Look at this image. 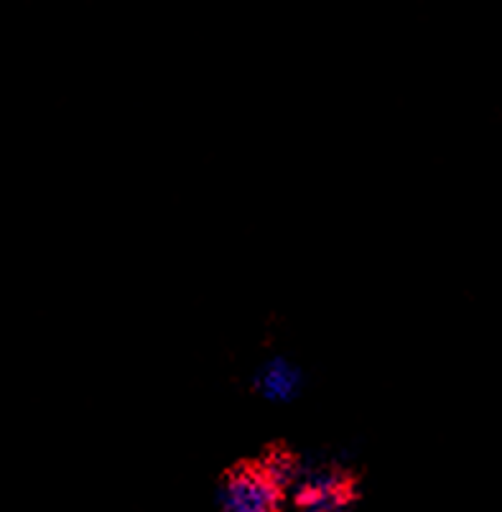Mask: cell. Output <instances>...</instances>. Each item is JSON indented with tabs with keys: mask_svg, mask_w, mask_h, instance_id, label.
Returning <instances> with one entry per match:
<instances>
[{
	"mask_svg": "<svg viewBox=\"0 0 502 512\" xmlns=\"http://www.w3.org/2000/svg\"><path fill=\"white\" fill-rule=\"evenodd\" d=\"M283 492L258 464H237L220 487V512H278Z\"/></svg>",
	"mask_w": 502,
	"mask_h": 512,
	"instance_id": "1",
	"label": "cell"
},
{
	"mask_svg": "<svg viewBox=\"0 0 502 512\" xmlns=\"http://www.w3.org/2000/svg\"><path fill=\"white\" fill-rule=\"evenodd\" d=\"M258 467L281 492L286 490V487H291L301 474L299 459H296L294 451L286 449V446H273V449H268V454L260 459Z\"/></svg>",
	"mask_w": 502,
	"mask_h": 512,
	"instance_id": "4",
	"label": "cell"
},
{
	"mask_svg": "<svg viewBox=\"0 0 502 512\" xmlns=\"http://www.w3.org/2000/svg\"><path fill=\"white\" fill-rule=\"evenodd\" d=\"M347 497V482L337 472H316L301 484L299 505L304 512H337Z\"/></svg>",
	"mask_w": 502,
	"mask_h": 512,
	"instance_id": "2",
	"label": "cell"
},
{
	"mask_svg": "<svg viewBox=\"0 0 502 512\" xmlns=\"http://www.w3.org/2000/svg\"><path fill=\"white\" fill-rule=\"evenodd\" d=\"M255 388L263 398L273 400V403H291L301 390L299 367L291 365L283 357H273L255 377Z\"/></svg>",
	"mask_w": 502,
	"mask_h": 512,
	"instance_id": "3",
	"label": "cell"
}]
</instances>
